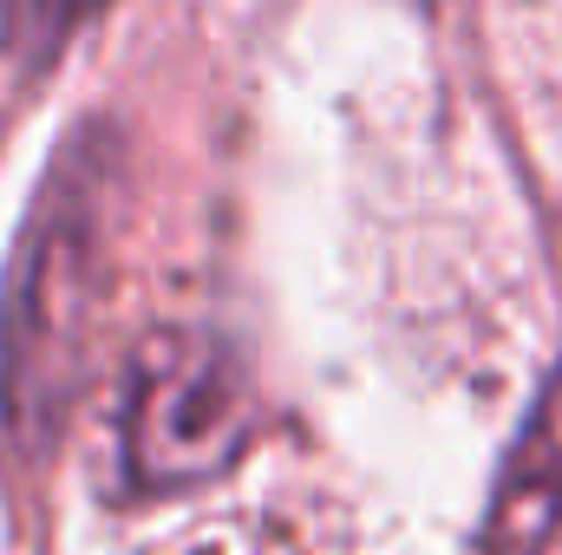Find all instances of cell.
Listing matches in <instances>:
<instances>
[{"mask_svg": "<svg viewBox=\"0 0 562 555\" xmlns=\"http://www.w3.org/2000/svg\"><path fill=\"white\" fill-rule=\"evenodd\" d=\"M249 424L256 380L236 347L196 327H157L138 340L119 399V457L132 490L164 497L229 471L249 444Z\"/></svg>", "mask_w": 562, "mask_h": 555, "instance_id": "cell-2", "label": "cell"}, {"mask_svg": "<svg viewBox=\"0 0 562 555\" xmlns=\"http://www.w3.org/2000/svg\"><path fill=\"white\" fill-rule=\"evenodd\" d=\"M105 0H7L0 7V39L20 66H46L59 59V46L99 13Z\"/></svg>", "mask_w": 562, "mask_h": 555, "instance_id": "cell-4", "label": "cell"}, {"mask_svg": "<svg viewBox=\"0 0 562 555\" xmlns=\"http://www.w3.org/2000/svg\"><path fill=\"white\" fill-rule=\"evenodd\" d=\"M105 256V170L99 144H72L46 177L0 301V418L20 451H53L86 366Z\"/></svg>", "mask_w": 562, "mask_h": 555, "instance_id": "cell-1", "label": "cell"}, {"mask_svg": "<svg viewBox=\"0 0 562 555\" xmlns=\"http://www.w3.org/2000/svg\"><path fill=\"white\" fill-rule=\"evenodd\" d=\"M562 530V366L543 380L537 406L524 418L491 510H484V550L491 555H537Z\"/></svg>", "mask_w": 562, "mask_h": 555, "instance_id": "cell-3", "label": "cell"}]
</instances>
